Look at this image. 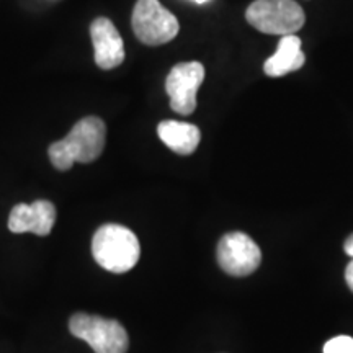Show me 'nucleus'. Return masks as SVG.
I'll list each match as a JSON object with an SVG mask.
<instances>
[{"mask_svg":"<svg viewBox=\"0 0 353 353\" xmlns=\"http://www.w3.org/2000/svg\"><path fill=\"white\" fill-rule=\"evenodd\" d=\"M107 138V126L97 117H85L74 125L64 139L48 149L51 164L57 170H69L76 162L88 164L101 156Z\"/></svg>","mask_w":353,"mask_h":353,"instance_id":"1","label":"nucleus"},{"mask_svg":"<svg viewBox=\"0 0 353 353\" xmlns=\"http://www.w3.org/2000/svg\"><path fill=\"white\" fill-rule=\"evenodd\" d=\"M92 254L105 270L126 273L138 263L141 247L131 229L121 224H103L92 239Z\"/></svg>","mask_w":353,"mask_h":353,"instance_id":"2","label":"nucleus"},{"mask_svg":"<svg viewBox=\"0 0 353 353\" xmlns=\"http://www.w3.org/2000/svg\"><path fill=\"white\" fill-rule=\"evenodd\" d=\"M70 334L92 347L95 353H126L130 347L126 329L118 321L77 312L69 321Z\"/></svg>","mask_w":353,"mask_h":353,"instance_id":"3","label":"nucleus"},{"mask_svg":"<svg viewBox=\"0 0 353 353\" xmlns=\"http://www.w3.org/2000/svg\"><path fill=\"white\" fill-rule=\"evenodd\" d=\"M245 19L259 32L267 34H294L303 28L306 17L294 0H255L245 12Z\"/></svg>","mask_w":353,"mask_h":353,"instance_id":"4","label":"nucleus"},{"mask_svg":"<svg viewBox=\"0 0 353 353\" xmlns=\"http://www.w3.org/2000/svg\"><path fill=\"white\" fill-rule=\"evenodd\" d=\"M132 32L141 43L161 46L179 34L180 25L174 13L161 6L159 0H138L131 17Z\"/></svg>","mask_w":353,"mask_h":353,"instance_id":"5","label":"nucleus"},{"mask_svg":"<svg viewBox=\"0 0 353 353\" xmlns=\"http://www.w3.org/2000/svg\"><path fill=\"white\" fill-rule=\"evenodd\" d=\"M262 262L259 245L244 232H229L218 244V263L228 275L247 276Z\"/></svg>","mask_w":353,"mask_h":353,"instance_id":"6","label":"nucleus"},{"mask_svg":"<svg viewBox=\"0 0 353 353\" xmlns=\"http://www.w3.org/2000/svg\"><path fill=\"white\" fill-rule=\"evenodd\" d=\"M205 79V68L198 61L175 64L167 76L165 90L170 107L180 114H192L196 110V92Z\"/></svg>","mask_w":353,"mask_h":353,"instance_id":"7","label":"nucleus"},{"mask_svg":"<svg viewBox=\"0 0 353 353\" xmlns=\"http://www.w3.org/2000/svg\"><path fill=\"white\" fill-rule=\"evenodd\" d=\"M56 223V208L51 201L37 200L32 205H15L8 216V229L15 234L33 232L48 236Z\"/></svg>","mask_w":353,"mask_h":353,"instance_id":"8","label":"nucleus"},{"mask_svg":"<svg viewBox=\"0 0 353 353\" xmlns=\"http://www.w3.org/2000/svg\"><path fill=\"white\" fill-rule=\"evenodd\" d=\"M90 37L95 50V64L100 69H114L125 61L123 38L108 19L100 17L94 20L90 25Z\"/></svg>","mask_w":353,"mask_h":353,"instance_id":"9","label":"nucleus"},{"mask_svg":"<svg viewBox=\"0 0 353 353\" xmlns=\"http://www.w3.org/2000/svg\"><path fill=\"white\" fill-rule=\"evenodd\" d=\"M301 46V38H298L296 34H285V37H281L275 54L265 61L263 72L268 77H281L301 69L304 61H306Z\"/></svg>","mask_w":353,"mask_h":353,"instance_id":"10","label":"nucleus"},{"mask_svg":"<svg viewBox=\"0 0 353 353\" xmlns=\"http://www.w3.org/2000/svg\"><path fill=\"white\" fill-rule=\"evenodd\" d=\"M157 134L167 148L179 156H190L200 144L201 132L198 126L185 121L167 120L157 126Z\"/></svg>","mask_w":353,"mask_h":353,"instance_id":"11","label":"nucleus"},{"mask_svg":"<svg viewBox=\"0 0 353 353\" xmlns=\"http://www.w3.org/2000/svg\"><path fill=\"white\" fill-rule=\"evenodd\" d=\"M324 353H353V339L348 335L330 339L324 345Z\"/></svg>","mask_w":353,"mask_h":353,"instance_id":"12","label":"nucleus"},{"mask_svg":"<svg viewBox=\"0 0 353 353\" xmlns=\"http://www.w3.org/2000/svg\"><path fill=\"white\" fill-rule=\"evenodd\" d=\"M345 281H347L348 288L353 291V257H352V262L348 263L345 268Z\"/></svg>","mask_w":353,"mask_h":353,"instance_id":"13","label":"nucleus"},{"mask_svg":"<svg viewBox=\"0 0 353 353\" xmlns=\"http://www.w3.org/2000/svg\"><path fill=\"white\" fill-rule=\"evenodd\" d=\"M343 249H345V254L350 255V257H353V234H350V236L347 237L345 244H343Z\"/></svg>","mask_w":353,"mask_h":353,"instance_id":"14","label":"nucleus"},{"mask_svg":"<svg viewBox=\"0 0 353 353\" xmlns=\"http://www.w3.org/2000/svg\"><path fill=\"white\" fill-rule=\"evenodd\" d=\"M193 2H196V3H205V2H208V0H193Z\"/></svg>","mask_w":353,"mask_h":353,"instance_id":"15","label":"nucleus"}]
</instances>
